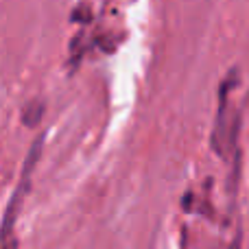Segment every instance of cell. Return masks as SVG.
Returning <instances> with one entry per match:
<instances>
[{
    "label": "cell",
    "instance_id": "cell-2",
    "mask_svg": "<svg viewBox=\"0 0 249 249\" xmlns=\"http://www.w3.org/2000/svg\"><path fill=\"white\" fill-rule=\"evenodd\" d=\"M42 114H44L42 101H31V103H26L24 109H22V123H24L26 127H35V124L39 123V118H42Z\"/></svg>",
    "mask_w": 249,
    "mask_h": 249
},
{
    "label": "cell",
    "instance_id": "cell-1",
    "mask_svg": "<svg viewBox=\"0 0 249 249\" xmlns=\"http://www.w3.org/2000/svg\"><path fill=\"white\" fill-rule=\"evenodd\" d=\"M42 146H44V133L37 136V140L31 144L29 155L24 160V166H22V177H20V184L16 186L13 190V197L11 201L7 203V210H4V219H2V249H16V238H13V219L16 214L20 212L22 206V199L26 197L29 193V186H31V173H33V166L37 164V158L42 153Z\"/></svg>",
    "mask_w": 249,
    "mask_h": 249
}]
</instances>
